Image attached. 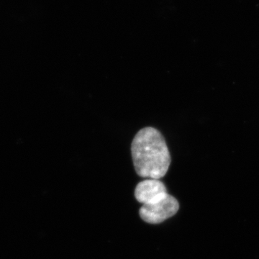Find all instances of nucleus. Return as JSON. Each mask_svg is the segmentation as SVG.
<instances>
[{
	"mask_svg": "<svg viewBox=\"0 0 259 259\" xmlns=\"http://www.w3.org/2000/svg\"><path fill=\"white\" fill-rule=\"evenodd\" d=\"M135 169L143 178L159 180L166 175L171 158L166 141L161 133L152 127L137 133L131 145Z\"/></svg>",
	"mask_w": 259,
	"mask_h": 259,
	"instance_id": "f257e3e1",
	"label": "nucleus"
},
{
	"mask_svg": "<svg viewBox=\"0 0 259 259\" xmlns=\"http://www.w3.org/2000/svg\"><path fill=\"white\" fill-rule=\"evenodd\" d=\"M180 208L177 199L168 193L161 197L144 204L140 209L143 221L151 224H158L175 215Z\"/></svg>",
	"mask_w": 259,
	"mask_h": 259,
	"instance_id": "f03ea898",
	"label": "nucleus"
},
{
	"mask_svg": "<svg viewBox=\"0 0 259 259\" xmlns=\"http://www.w3.org/2000/svg\"><path fill=\"white\" fill-rule=\"evenodd\" d=\"M168 193L166 186L159 180H146L140 182L135 190V197L142 204L156 200Z\"/></svg>",
	"mask_w": 259,
	"mask_h": 259,
	"instance_id": "7ed1b4c3",
	"label": "nucleus"
}]
</instances>
